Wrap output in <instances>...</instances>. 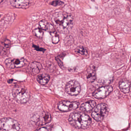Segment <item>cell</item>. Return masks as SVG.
Wrapping results in <instances>:
<instances>
[{"instance_id":"obj_5","label":"cell","mask_w":131,"mask_h":131,"mask_svg":"<svg viewBox=\"0 0 131 131\" xmlns=\"http://www.w3.org/2000/svg\"><path fill=\"white\" fill-rule=\"evenodd\" d=\"M108 106L105 103H101L97 105L92 113V116L96 121H102L107 115Z\"/></svg>"},{"instance_id":"obj_30","label":"cell","mask_w":131,"mask_h":131,"mask_svg":"<svg viewBox=\"0 0 131 131\" xmlns=\"http://www.w3.org/2000/svg\"><path fill=\"white\" fill-rule=\"evenodd\" d=\"M0 17H1V15H0Z\"/></svg>"},{"instance_id":"obj_19","label":"cell","mask_w":131,"mask_h":131,"mask_svg":"<svg viewBox=\"0 0 131 131\" xmlns=\"http://www.w3.org/2000/svg\"><path fill=\"white\" fill-rule=\"evenodd\" d=\"M75 52L82 56H85L88 54V51L87 49L84 47L82 46H79L77 47L75 49Z\"/></svg>"},{"instance_id":"obj_28","label":"cell","mask_w":131,"mask_h":131,"mask_svg":"<svg viewBox=\"0 0 131 131\" xmlns=\"http://www.w3.org/2000/svg\"><path fill=\"white\" fill-rule=\"evenodd\" d=\"M4 0H0V3L3 1Z\"/></svg>"},{"instance_id":"obj_29","label":"cell","mask_w":131,"mask_h":131,"mask_svg":"<svg viewBox=\"0 0 131 131\" xmlns=\"http://www.w3.org/2000/svg\"><path fill=\"white\" fill-rule=\"evenodd\" d=\"M92 1H93V2H94V1H95V0H91Z\"/></svg>"},{"instance_id":"obj_18","label":"cell","mask_w":131,"mask_h":131,"mask_svg":"<svg viewBox=\"0 0 131 131\" xmlns=\"http://www.w3.org/2000/svg\"><path fill=\"white\" fill-rule=\"evenodd\" d=\"M50 79L49 75L46 73H42L38 75L37 77V80L41 85H44L48 83Z\"/></svg>"},{"instance_id":"obj_3","label":"cell","mask_w":131,"mask_h":131,"mask_svg":"<svg viewBox=\"0 0 131 131\" xmlns=\"http://www.w3.org/2000/svg\"><path fill=\"white\" fill-rule=\"evenodd\" d=\"M12 94L14 98L17 102L20 103H26L30 98L29 91L24 86H18L12 90Z\"/></svg>"},{"instance_id":"obj_26","label":"cell","mask_w":131,"mask_h":131,"mask_svg":"<svg viewBox=\"0 0 131 131\" xmlns=\"http://www.w3.org/2000/svg\"><path fill=\"white\" fill-rule=\"evenodd\" d=\"M33 47H34V49H35L36 50H37V51L44 52V51L46 50L44 49H43V48H40L39 47L37 46H35V45H33Z\"/></svg>"},{"instance_id":"obj_20","label":"cell","mask_w":131,"mask_h":131,"mask_svg":"<svg viewBox=\"0 0 131 131\" xmlns=\"http://www.w3.org/2000/svg\"><path fill=\"white\" fill-rule=\"evenodd\" d=\"M51 36L52 42L54 44H57L59 42L60 40L59 36L57 32L55 30L53 32L50 33Z\"/></svg>"},{"instance_id":"obj_17","label":"cell","mask_w":131,"mask_h":131,"mask_svg":"<svg viewBox=\"0 0 131 131\" xmlns=\"http://www.w3.org/2000/svg\"><path fill=\"white\" fill-rule=\"evenodd\" d=\"M119 86L121 91L124 93H128L130 91V83L126 80L123 79L120 81Z\"/></svg>"},{"instance_id":"obj_15","label":"cell","mask_w":131,"mask_h":131,"mask_svg":"<svg viewBox=\"0 0 131 131\" xmlns=\"http://www.w3.org/2000/svg\"><path fill=\"white\" fill-rule=\"evenodd\" d=\"M39 25L41 29L47 30L49 32H52L55 30L53 26L45 20H42L40 21Z\"/></svg>"},{"instance_id":"obj_24","label":"cell","mask_w":131,"mask_h":131,"mask_svg":"<svg viewBox=\"0 0 131 131\" xmlns=\"http://www.w3.org/2000/svg\"><path fill=\"white\" fill-rule=\"evenodd\" d=\"M51 129V126H45V127H42L40 128L37 129V130L39 131H49Z\"/></svg>"},{"instance_id":"obj_12","label":"cell","mask_w":131,"mask_h":131,"mask_svg":"<svg viewBox=\"0 0 131 131\" xmlns=\"http://www.w3.org/2000/svg\"><path fill=\"white\" fill-rule=\"evenodd\" d=\"M10 3L15 8L27 9L29 6V0H10Z\"/></svg>"},{"instance_id":"obj_2","label":"cell","mask_w":131,"mask_h":131,"mask_svg":"<svg viewBox=\"0 0 131 131\" xmlns=\"http://www.w3.org/2000/svg\"><path fill=\"white\" fill-rule=\"evenodd\" d=\"M69 122L72 126L77 128H86L91 123V118L89 116L82 112L73 113L69 117Z\"/></svg>"},{"instance_id":"obj_9","label":"cell","mask_w":131,"mask_h":131,"mask_svg":"<svg viewBox=\"0 0 131 131\" xmlns=\"http://www.w3.org/2000/svg\"><path fill=\"white\" fill-rule=\"evenodd\" d=\"M79 103L77 102H70L62 101L58 103V107L60 111L67 112L76 109L79 106Z\"/></svg>"},{"instance_id":"obj_14","label":"cell","mask_w":131,"mask_h":131,"mask_svg":"<svg viewBox=\"0 0 131 131\" xmlns=\"http://www.w3.org/2000/svg\"><path fill=\"white\" fill-rule=\"evenodd\" d=\"M11 43L9 40L6 39L0 46V53L2 56L6 55L10 48Z\"/></svg>"},{"instance_id":"obj_7","label":"cell","mask_w":131,"mask_h":131,"mask_svg":"<svg viewBox=\"0 0 131 131\" xmlns=\"http://www.w3.org/2000/svg\"><path fill=\"white\" fill-rule=\"evenodd\" d=\"M27 61L23 58L7 59L5 61L6 66L10 69H14L21 68L25 66Z\"/></svg>"},{"instance_id":"obj_6","label":"cell","mask_w":131,"mask_h":131,"mask_svg":"<svg viewBox=\"0 0 131 131\" xmlns=\"http://www.w3.org/2000/svg\"><path fill=\"white\" fill-rule=\"evenodd\" d=\"M31 119L36 125L41 126L50 122L52 120V117L49 113L43 112L35 114Z\"/></svg>"},{"instance_id":"obj_25","label":"cell","mask_w":131,"mask_h":131,"mask_svg":"<svg viewBox=\"0 0 131 131\" xmlns=\"http://www.w3.org/2000/svg\"><path fill=\"white\" fill-rule=\"evenodd\" d=\"M56 59L57 62L58 63L59 66L60 67H61L62 69H63V65L62 61H61V60H60L59 59V58L57 57H56Z\"/></svg>"},{"instance_id":"obj_8","label":"cell","mask_w":131,"mask_h":131,"mask_svg":"<svg viewBox=\"0 0 131 131\" xmlns=\"http://www.w3.org/2000/svg\"><path fill=\"white\" fill-rule=\"evenodd\" d=\"M66 91L68 94L72 96L78 95L81 90L80 84L76 80H72L67 83Z\"/></svg>"},{"instance_id":"obj_22","label":"cell","mask_w":131,"mask_h":131,"mask_svg":"<svg viewBox=\"0 0 131 131\" xmlns=\"http://www.w3.org/2000/svg\"><path fill=\"white\" fill-rule=\"evenodd\" d=\"M74 39L72 37L68 36L66 37L64 40V43L66 46H70L73 44Z\"/></svg>"},{"instance_id":"obj_13","label":"cell","mask_w":131,"mask_h":131,"mask_svg":"<svg viewBox=\"0 0 131 131\" xmlns=\"http://www.w3.org/2000/svg\"><path fill=\"white\" fill-rule=\"evenodd\" d=\"M96 105V103L95 101L90 100L82 104L80 106V109L82 112H89L95 108Z\"/></svg>"},{"instance_id":"obj_27","label":"cell","mask_w":131,"mask_h":131,"mask_svg":"<svg viewBox=\"0 0 131 131\" xmlns=\"http://www.w3.org/2000/svg\"><path fill=\"white\" fill-rule=\"evenodd\" d=\"M45 1L47 2H50V1H52L53 0H45Z\"/></svg>"},{"instance_id":"obj_1","label":"cell","mask_w":131,"mask_h":131,"mask_svg":"<svg viewBox=\"0 0 131 131\" xmlns=\"http://www.w3.org/2000/svg\"><path fill=\"white\" fill-rule=\"evenodd\" d=\"M52 21L58 30L62 33L68 32L73 26L72 16L64 12L56 13L52 17Z\"/></svg>"},{"instance_id":"obj_16","label":"cell","mask_w":131,"mask_h":131,"mask_svg":"<svg viewBox=\"0 0 131 131\" xmlns=\"http://www.w3.org/2000/svg\"><path fill=\"white\" fill-rule=\"evenodd\" d=\"M86 78L90 82H93L96 78V72L95 69L94 67H90L86 72Z\"/></svg>"},{"instance_id":"obj_4","label":"cell","mask_w":131,"mask_h":131,"mask_svg":"<svg viewBox=\"0 0 131 131\" xmlns=\"http://www.w3.org/2000/svg\"><path fill=\"white\" fill-rule=\"evenodd\" d=\"M20 124L16 120L10 118H4L0 119V130L16 131L20 130Z\"/></svg>"},{"instance_id":"obj_11","label":"cell","mask_w":131,"mask_h":131,"mask_svg":"<svg viewBox=\"0 0 131 131\" xmlns=\"http://www.w3.org/2000/svg\"><path fill=\"white\" fill-rule=\"evenodd\" d=\"M42 68V66L40 63L34 61L29 64L27 67V70L31 75H35L39 73Z\"/></svg>"},{"instance_id":"obj_21","label":"cell","mask_w":131,"mask_h":131,"mask_svg":"<svg viewBox=\"0 0 131 131\" xmlns=\"http://www.w3.org/2000/svg\"><path fill=\"white\" fill-rule=\"evenodd\" d=\"M33 33L34 36L38 38H42L43 36V32L42 30L41 29L37 28V29H35L34 30Z\"/></svg>"},{"instance_id":"obj_23","label":"cell","mask_w":131,"mask_h":131,"mask_svg":"<svg viewBox=\"0 0 131 131\" xmlns=\"http://www.w3.org/2000/svg\"><path fill=\"white\" fill-rule=\"evenodd\" d=\"M64 3L62 1H61L60 0H56L52 1L50 3V4L52 6L54 7L58 6H61L63 5Z\"/></svg>"},{"instance_id":"obj_10","label":"cell","mask_w":131,"mask_h":131,"mask_svg":"<svg viewBox=\"0 0 131 131\" xmlns=\"http://www.w3.org/2000/svg\"><path fill=\"white\" fill-rule=\"evenodd\" d=\"M111 86H105L96 90L93 93V96L96 99H102L105 98L113 91Z\"/></svg>"}]
</instances>
